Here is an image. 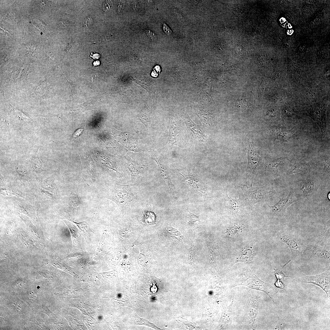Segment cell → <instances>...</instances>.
<instances>
[{"label": "cell", "instance_id": "1", "mask_svg": "<svg viewBox=\"0 0 330 330\" xmlns=\"http://www.w3.org/2000/svg\"><path fill=\"white\" fill-rule=\"evenodd\" d=\"M251 275L241 277L233 282L232 287L244 285L252 289L261 291L265 292L274 302L276 295L272 287L260 280L255 275L253 274Z\"/></svg>", "mask_w": 330, "mask_h": 330}, {"label": "cell", "instance_id": "2", "mask_svg": "<svg viewBox=\"0 0 330 330\" xmlns=\"http://www.w3.org/2000/svg\"><path fill=\"white\" fill-rule=\"evenodd\" d=\"M302 280L305 283H312L320 286L327 293L328 297L330 295V270L314 276H304Z\"/></svg>", "mask_w": 330, "mask_h": 330}, {"label": "cell", "instance_id": "3", "mask_svg": "<svg viewBox=\"0 0 330 330\" xmlns=\"http://www.w3.org/2000/svg\"><path fill=\"white\" fill-rule=\"evenodd\" d=\"M127 186L117 185L109 192V197L118 204H126L132 200V196Z\"/></svg>", "mask_w": 330, "mask_h": 330}, {"label": "cell", "instance_id": "4", "mask_svg": "<svg viewBox=\"0 0 330 330\" xmlns=\"http://www.w3.org/2000/svg\"><path fill=\"white\" fill-rule=\"evenodd\" d=\"M325 110V107L321 105H314L307 111V114L318 125L323 133L326 128Z\"/></svg>", "mask_w": 330, "mask_h": 330}, {"label": "cell", "instance_id": "5", "mask_svg": "<svg viewBox=\"0 0 330 330\" xmlns=\"http://www.w3.org/2000/svg\"><path fill=\"white\" fill-rule=\"evenodd\" d=\"M277 197L279 199V201L277 203L273 206H270L267 204L272 211L275 213L284 212L287 208L295 201L293 194L291 192L288 196L284 199Z\"/></svg>", "mask_w": 330, "mask_h": 330}, {"label": "cell", "instance_id": "6", "mask_svg": "<svg viewBox=\"0 0 330 330\" xmlns=\"http://www.w3.org/2000/svg\"><path fill=\"white\" fill-rule=\"evenodd\" d=\"M248 156L247 169L250 171L254 172L257 166L259 160V157L251 144L249 145Z\"/></svg>", "mask_w": 330, "mask_h": 330}, {"label": "cell", "instance_id": "7", "mask_svg": "<svg viewBox=\"0 0 330 330\" xmlns=\"http://www.w3.org/2000/svg\"><path fill=\"white\" fill-rule=\"evenodd\" d=\"M249 191V198L254 203L261 201L265 198L266 193L263 187L253 188L251 186Z\"/></svg>", "mask_w": 330, "mask_h": 330}, {"label": "cell", "instance_id": "8", "mask_svg": "<svg viewBox=\"0 0 330 330\" xmlns=\"http://www.w3.org/2000/svg\"><path fill=\"white\" fill-rule=\"evenodd\" d=\"M271 131L275 138L282 141H287L293 135L292 132L291 131L286 130L278 127L273 128Z\"/></svg>", "mask_w": 330, "mask_h": 330}, {"label": "cell", "instance_id": "9", "mask_svg": "<svg viewBox=\"0 0 330 330\" xmlns=\"http://www.w3.org/2000/svg\"><path fill=\"white\" fill-rule=\"evenodd\" d=\"M184 177L185 182L190 188L193 190H198L201 192L205 193V188H204L203 185L196 178L193 177L184 175L180 173Z\"/></svg>", "mask_w": 330, "mask_h": 330}, {"label": "cell", "instance_id": "10", "mask_svg": "<svg viewBox=\"0 0 330 330\" xmlns=\"http://www.w3.org/2000/svg\"><path fill=\"white\" fill-rule=\"evenodd\" d=\"M179 127L176 122H172L169 128V135L167 144L173 145L176 142V138L178 133Z\"/></svg>", "mask_w": 330, "mask_h": 330}, {"label": "cell", "instance_id": "11", "mask_svg": "<svg viewBox=\"0 0 330 330\" xmlns=\"http://www.w3.org/2000/svg\"><path fill=\"white\" fill-rule=\"evenodd\" d=\"M186 125L190 134L193 136V137H195L201 139L205 137L200 127L191 121H188L187 122Z\"/></svg>", "mask_w": 330, "mask_h": 330}, {"label": "cell", "instance_id": "12", "mask_svg": "<svg viewBox=\"0 0 330 330\" xmlns=\"http://www.w3.org/2000/svg\"><path fill=\"white\" fill-rule=\"evenodd\" d=\"M64 222L68 227L72 234L74 245H75V247H79L81 246L80 239V235L76 227L74 225L68 221L65 220Z\"/></svg>", "mask_w": 330, "mask_h": 330}, {"label": "cell", "instance_id": "13", "mask_svg": "<svg viewBox=\"0 0 330 330\" xmlns=\"http://www.w3.org/2000/svg\"><path fill=\"white\" fill-rule=\"evenodd\" d=\"M155 160L158 165L160 173L164 179V181L168 185L170 190L172 189L174 187V185L171 182L166 168L161 164L159 161L156 160Z\"/></svg>", "mask_w": 330, "mask_h": 330}, {"label": "cell", "instance_id": "14", "mask_svg": "<svg viewBox=\"0 0 330 330\" xmlns=\"http://www.w3.org/2000/svg\"><path fill=\"white\" fill-rule=\"evenodd\" d=\"M187 211L189 213L188 225L189 227L194 228L203 226L198 216L191 213L189 210H187Z\"/></svg>", "mask_w": 330, "mask_h": 330}, {"label": "cell", "instance_id": "15", "mask_svg": "<svg viewBox=\"0 0 330 330\" xmlns=\"http://www.w3.org/2000/svg\"><path fill=\"white\" fill-rule=\"evenodd\" d=\"M302 190L305 196H309L312 192L314 187V182L310 179L302 182L301 184Z\"/></svg>", "mask_w": 330, "mask_h": 330}, {"label": "cell", "instance_id": "16", "mask_svg": "<svg viewBox=\"0 0 330 330\" xmlns=\"http://www.w3.org/2000/svg\"><path fill=\"white\" fill-rule=\"evenodd\" d=\"M281 239L289 246L293 255L297 254L299 252V248L295 240L287 236H284Z\"/></svg>", "mask_w": 330, "mask_h": 330}, {"label": "cell", "instance_id": "17", "mask_svg": "<svg viewBox=\"0 0 330 330\" xmlns=\"http://www.w3.org/2000/svg\"><path fill=\"white\" fill-rule=\"evenodd\" d=\"M119 137H118L119 140L125 145L130 146L135 143V139L132 136L129 134L124 133L121 132L118 133Z\"/></svg>", "mask_w": 330, "mask_h": 330}, {"label": "cell", "instance_id": "18", "mask_svg": "<svg viewBox=\"0 0 330 330\" xmlns=\"http://www.w3.org/2000/svg\"><path fill=\"white\" fill-rule=\"evenodd\" d=\"M226 195L227 207L235 213H238L240 208V204L238 200L229 197L227 193V190Z\"/></svg>", "mask_w": 330, "mask_h": 330}, {"label": "cell", "instance_id": "19", "mask_svg": "<svg viewBox=\"0 0 330 330\" xmlns=\"http://www.w3.org/2000/svg\"><path fill=\"white\" fill-rule=\"evenodd\" d=\"M19 208L20 211L23 213L28 215L32 219H36L34 210L31 206L28 205L18 204Z\"/></svg>", "mask_w": 330, "mask_h": 330}, {"label": "cell", "instance_id": "20", "mask_svg": "<svg viewBox=\"0 0 330 330\" xmlns=\"http://www.w3.org/2000/svg\"><path fill=\"white\" fill-rule=\"evenodd\" d=\"M310 166L307 164L300 163L296 164L289 171V173L293 174L301 172H305L310 170Z\"/></svg>", "mask_w": 330, "mask_h": 330}, {"label": "cell", "instance_id": "21", "mask_svg": "<svg viewBox=\"0 0 330 330\" xmlns=\"http://www.w3.org/2000/svg\"><path fill=\"white\" fill-rule=\"evenodd\" d=\"M252 251L250 249H247L242 252L238 258L237 261L250 262L253 255Z\"/></svg>", "mask_w": 330, "mask_h": 330}, {"label": "cell", "instance_id": "22", "mask_svg": "<svg viewBox=\"0 0 330 330\" xmlns=\"http://www.w3.org/2000/svg\"><path fill=\"white\" fill-rule=\"evenodd\" d=\"M31 163L33 168L36 172H40L43 170L41 168L42 163L37 155L32 157Z\"/></svg>", "mask_w": 330, "mask_h": 330}, {"label": "cell", "instance_id": "23", "mask_svg": "<svg viewBox=\"0 0 330 330\" xmlns=\"http://www.w3.org/2000/svg\"><path fill=\"white\" fill-rule=\"evenodd\" d=\"M275 271L276 277L277 279L275 285L278 288L283 289L284 287V285L283 284L281 280L284 279L285 277H289V276H285L282 271L278 269L275 270Z\"/></svg>", "mask_w": 330, "mask_h": 330}, {"label": "cell", "instance_id": "24", "mask_svg": "<svg viewBox=\"0 0 330 330\" xmlns=\"http://www.w3.org/2000/svg\"><path fill=\"white\" fill-rule=\"evenodd\" d=\"M235 106L239 109L245 110L248 108V102L244 99H240L237 100L236 101Z\"/></svg>", "mask_w": 330, "mask_h": 330}, {"label": "cell", "instance_id": "25", "mask_svg": "<svg viewBox=\"0 0 330 330\" xmlns=\"http://www.w3.org/2000/svg\"><path fill=\"white\" fill-rule=\"evenodd\" d=\"M167 229L171 235L175 239L179 240H181L183 239L182 235L176 229L172 228L171 226L168 227Z\"/></svg>", "mask_w": 330, "mask_h": 330}, {"label": "cell", "instance_id": "26", "mask_svg": "<svg viewBox=\"0 0 330 330\" xmlns=\"http://www.w3.org/2000/svg\"><path fill=\"white\" fill-rule=\"evenodd\" d=\"M285 160L283 158H279L272 161L269 163V167L275 169L278 167V166L282 164Z\"/></svg>", "mask_w": 330, "mask_h": 330}, {"label": "cell", "instance_id": "27", "mask_svg": "<svg viewBox=\"0 0 330 330\" xmlns=\"http://www.w3.org/2000/svg\"><path fill=\"white\" fill-rule=\"evenodd\" d=\"M252 305L250 308L249 311V316L253 320V322H255V319L258 313V307L257 305L255 304Z\"/></svg>", "mask_w": 330, "mask_h": 330}, {"label": "cell", "instance_id": "28", "mask_svg": "<svg viewBox=\"0 0 330 330\" xmlns=\"http://www.w3.org/2000/svg\"><path fill=\"white\" fill-rule=\"evenodd\" d=\"M73 222L76 224L79 228L83 232H85L84 230H85V231L86 232H88V230L89 231V228L86 222H82L77 223L73 221Z\"/></svg>", "mask_w": 330, "mask_h": 330}, {"label": "cell", "instance_id": "29", "mask_svg": "<svg viewBox=\"0 0 330 330\" xmlns=\"http://www.w3.org/2000/svg\"><path fill=\"white\" fill-rule=\"evenodd\" d=\"M240 230V228L237 226H233L229 229L227 232L231 235L235 234L238 232Z\"/></svg>", "mask_w": 330, "mask_h": 330}, {"label": "cell", "instance_id": "30", "mask_svg": "<svg viewBox=\"0 0 330 330\" xmlns=\"http://www.w3.org/2000/svg\"><path fill=\"white\" fill-rule=\"evenodd\" d=\"M112 5L111 1H106L103 5V9L105 11H107L109 10Z\"/></svg>", "mask_w": 330, "mask_h": 330}, {"label": "cell", "instance_id": "31", "mask_svg": "<svg viewBox=\"0 0 330 330\" xmlns=\"http://www.w3.org/2000/svg\"><path fill=\"white\" fill-rule=\"evenodd\" d=\"M196 255V253L195 252V250L194 249V248L193 247H192L191 249L189 251V260H190V261L192 260H193V259L195 258Z\"/></svg>", "mask_w": 330, "mask_h": 330}, {"label": "cell", "instance_id": "32", "mask_svg": "<svg viewBox=\"0 0 330 330\" xmlns=\"http://www.w3.org/2000/svg\"><path fill=\"white\" fill-rule=\"evenodd\" d=\"M71 200L72 204H79V200L77 195L75 194H72L71 197Z\"/></svg>", "mask_w": 330, "mask_h": 330}, {"label": "cell", "instance_id": "33", "mask_svg": "<svg viewBox=\"0 0 330 330\" xmlns=\"http://www.w3.org/2000/svg\"><path fill=\"white\" fill-rule=\"evenodd\" d=\"M146 33L148 37L152 40H156L157 38L156 35L151 31L148 30H146Z\"/></svg>", "mask_w": 330, "mask_h": 330}, {"label": "cell", "instance_id": "34", "mask_svg": "<svg viewBox=\"0 0 330 330\" xmlns=\"http://www.w3.org/2000/svg\"><path fill=\"white\" fill-rule=\"evenodd\" d=\"M163 29L164 32L167 35L171 34L172 31L169 27L165 23L163 24Z\"/></svg>", "mask_w": 330, "mask_h": 330}, {"label": "cell", "instance_id": "35", "mask_svg": "<svg viewBox=\"0 0 330 330\" xmlns=\"http://www.w3.org/2000/svg\"><path fill=\"white\" fill-rule=\"evenodd\" d=\"M92 19L90 17H88L86 18L84 21V24L87 27L90 25L92 22Z\"/></svg>", "mask_w": 330, "mask_h": 330}, {"label": "cell", "instance_id": "36", "mask_svg": "<svg viewBox=\"0 0 330 330\" xmlns=\"http://www.w3.org/2000/svg\"><path fill=\"white\" fill-rule=\"evenodd\" d=\"M83 129H79L77 130L73 134V136L76 137L79 136L81 133Z\"/></svg>", "mask_w": 330, "mask_h": 330}, {"label": "cell", "instance_id": "37", "mask_svg": "<svg viewBox=\"0 0 330 330\" xmlns=\"http://www.w3.org/2000/svg\"><path fill=\"white\" fill-rule=\"evenodd\" d=\"M100 57V55L97 53H95L92 56V58L94 59H97L99 58Z\"/></svg>", "mask_w": 330, "mask_h": 330}, {"label": "cell", "instance_id": "38", "mask_svg": "<svg viewBox=\"0 0 330 330\" xmlns=\"http://www.w3.org/2000/svg\"><path fill=\"white\" fill-rule=\"evenodd\" d=\"M100 63L99 61H94L93 63V65L94 66H97L100 64Z\"/></svg>", "mask_w": 330, "mask_h": 330}, {"label": "cell", "instance_id": "39", "mask_svg": "<svg viewBox=\"0 0 330 330\" xmlns=\"http://www.w3.org/2000/svg\"><path fill=\"white\" fill-rule=\"evenodd\" d=\"M151 300L153 301V300H155V298L154 297H152L151 298Z\"/></svg>", "mask_w": 330, "mask_h": 330}]
</instances>
